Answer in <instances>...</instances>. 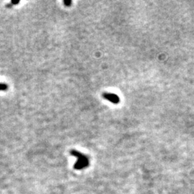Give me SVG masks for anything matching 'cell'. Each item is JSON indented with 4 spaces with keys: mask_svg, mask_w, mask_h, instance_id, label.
Here are the masks:
<instances>
[{
    "mask_svg": "<svg viewBox=\"0 0 194 194\" xmlns=\"http://www.w3.org/2000/svg\"><path fill=\"white\" fill-rule=\"evenodd\" d=\"M7 89H8V85L5 84V83H0V91L7 90Z\"/></svg>",
    "mask_w": 194,
    "mask_h": 194,
    "instance_id": "3",
    "label": "cell"
},
{
    "mask_svg": "<svg viewBox=\"0 0 194 194\" xmlns=\"http://www.w3.org/2000/svg\"><path fill=\"white\" fill-rule=\"evenodd\" d=\"M71 155L77 158V162L74 164L73 167L75 170H83L89 165V159L84 154H82L76 150H71Z\"/></svg>",
    "mask_w": 194,
    "mask_h": 194,
    "instance_id": "1",
    "label": "cell"
},
{
    "mask_svg": "<svg viewBox=\"0 0 194 194\" xmlns=\"http://www.w3.org/2000/svg\"><path fill=\"white\" fill-rule=\"evenodd\" d=\"M71 3H72V1H71V0H68V1H63V4L66 5V6H67V7L71 6Z\"/></svg>",
    "mask_w": 194,
    "mask_h": 194,
    "instance_id": "4",
    "label": "cell"
},
{
    "mask_svg": "<svg viewBox=\"0 0 194 194\" xmlns=\"http://www.w3.org/2000/svg\"><path fill=\"white\" fill-rule=\"evenodd\" d=\"M102 97L104 99H106V100L109 101L114 104H119V102L120 101L119 97L117 94H114L109 93V92H104L102 94Z\"/></svg>",
    "mask_w": 194,
    "mask_h": 194,
    "instance_id": "2",
    "label": "cell"
}]
</instances>
